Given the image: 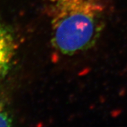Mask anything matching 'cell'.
<instances>
[{
	"label": "cell",
	"instance_id": "obj_1",
	"mask_svg": "<svg viewBox=\"0 0 127 127\" xmlns=\"http://www.w3.org/2000/svg\"><path fill=\"white\" fill-rule=\"evenodd\" d=\"M52 43L64 55L92 46L102 28L104 8L99 0H48Z\"/></svg>",
	"mask_w": 127,
	"mask_h": 127
},
{
	"label": "cell",
	"instance_id": "obj_2",
	"mask_svg": "<svg viewBox=\"0 0 127 127\" xmlns=\"http://www.w3.org/2000/svg\"><path fill=\"white\" fill-rule=\"evenodd\" d=\"M11 34L0 24V76L9 70L14 55L15 45Z\"/></svg>",
	"mask_w": 127,
	"mask_h": 127
},
{
	"label": "cell",
	"instance_id": "obj_3",
	"mask_svg": "<svg viewBox=\"0 0 127 127\" xmlns=\"http://www.w3.org/2000/svg\"><path fill=\"white\" fill-rule=\"evenodd\" d=\"M11 118L5 108L0 104V127H9L12 125Z\"/></svg>",
	"mask_w": 127,
	"mask_h": 127
}]
</instances>
